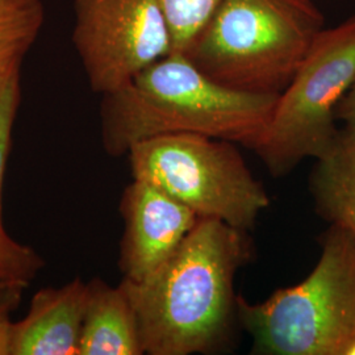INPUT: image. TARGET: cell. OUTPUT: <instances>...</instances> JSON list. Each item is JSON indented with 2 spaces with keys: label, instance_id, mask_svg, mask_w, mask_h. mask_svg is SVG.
<instances>
[{
  "label": "cell",
  "instance_id": "obj_1",
  "mask_svg": "<svg viewBox=\"0 0 355 355\" xmlns=\"http://www.w3.org/2000/svg\"><path fill=\"white\" fill-rule=\"evenodd\" d=\"M252 254L245 230L200 217L150 277L123 279L145 354H207L223 347L239 318L234 279Z\"/></svg>",
  "mask_w": 355,
  "mask_h": 355
},
{
  "label": "cell",
  "instance_id": "obj_2",
  "mask_svg": "<svg viewBox=\"0 0 355 355\" xmlns=\"http://www.w3.org/2000/svg\"><path fill=\"white\" fill-rule=\"evenodd\" d=\"M279 95L229 89L171 51L128 85L103 95L104 150L120 157L155 136L192 133L253 149Z\"/></svg>",
  "mask_w": 355,
  "mask_h": 355
},
{
  "label": "cell",
  "instance_id": "obj_3",
  "mask_svg": "<svg viewBox=\"0 0 355 355\" xmlns=\"http://www.w3.org/2000/svg\"><path fill=\"white\" fill-rule=\"evenodd\" d=\"M322 29L313 0H220L184 54L229 89L280 95Z\"/></svg>",
  "mask_w": 355,
  "mask_h": 355
},
{
  "label": "cell",
  "instance_id": "obj_4",
  "mask_svg": "<svg viewBox=\"0 0 355 355\" xmlns=\"http://www.w3.org/2000/svg\"><path fill=\"white\" fill-rule=\"evenodd\" d=\"M320 243L318 265L303 282L262 303L237 297L255 354L355 355V242L329 225Z\"/></svg>",
  "mask_w": 355,
  "mask_h": 355
},
{
  "label": "cell",
  "instance_id": "obj_5",
  "mask_svg": "<svg viewBox=\"0 0 355 355\" xmlns=\"http://www.w3.org/2000/svg\"><path fill=\"white\" fill-rule=\"evenodd\" d=\"M127 155L133 179L155 186L199 217L248 232L270 205L266 189L234 142L192 133L162 135L135 144Z\"/></svg>",
  "mask_w": 355,
  "mask_h": 355
},
{
  "label": "cell",
  "instance_id": "obj_6",
  "mask_svg": "<svg viewBox=\"0 0 355 355\" xmlns=\"http://www.w3.org/2000/svg\"><path fill=\"white\" fill-rule=\"evenodd\" d=\"M355 82V16L322 29L253 150L272 177H284L306 158L320 159L334 146L340 129L336 110Z\"/></svg>",
  "mask_w": 355,
  "mask_h": 355
},
{
  "label": "cell",
  "instance_id": "obj_7",
  "mask_svg": "<svg viewBox=\"0 0 355 355\" xmlns=\"http://www.w3.org/2000/svg\"><path fill=\"white\" fill-rule=\"evenodd\" d=\"M73 44L102 96L173 51L159 0H74Z\"/></svg>",
  "mask_w": 355,
  "mask_h": 355
},
{
  "label": "cell",
  "instance_id": "obj_8",
  "mask_svg": "<svg viewBox=\"0 0 355 355\" xmlns=\"http://www.w3.org/2000/svg\"><path fill=\"white\" fill-rule=\"evenodd\" d=\"M120 212L124 234L119 266L124 279L133 283L162 266L200 218L187 205L139 179L124 190Z\"/></svg>",
  "mask_w": 355,
  "mask_h": 355
},
{
  "label": "cell",
  "instance_id": "obj_9",
  "mask_svg": "<svg viewBox=\"0 0 355 355\" xmlns=\"http://www.w3.org/2000/svg\"><path fill=\"white\" fill-rule=\"evenodd\" d=\"M89 283L79 278L33 295L28 313L13 322L11 355H78Z\"/></svg>",
  "mask_w": 355,
  "mask_h": 355
},
{
  "label": "cell",
  "instance_id": "obj_10",
  "mask_svg": "<svg viewBox=\"0 0 355 355\" xmlns=\"http://www.w3.org/2000/svg\"><path fill=\"white\" fill-rule=\"evenodd\" d=\"M142 354L137 316L123 284L91 280L78 355Z\"/></svg>",
  "mask_w": 355,
  "mask_h": 355
},
{
  "label": "cell",
  "instance_id": "obj_11",
  "mask_svg": "<svg viewBox=\"0 0 355 355\" xmlns=\"http://www.w3.org/2000/svg\"><path fill=\"white\" fill-rule=\"evenodd\" d=\"M20 102L21 69L0 74V295L16 302L44 267L42 258L31 246L13 240L3 221V182Z\"/></svg>",
  "mask_w": 355,
  "mask_h": 355
},
{
  "label": "cell",
  "instance_id": "obj_12",
  "mask_svg": "<svg viewBox=\"0 0 355 355\" xmlns=\"http://www.w3.org/2000/svg\"><path fill=\"white\" fill-rule=\"evenodd\" d=\"M309 191L318 216L355 242V128L345 125L325 157L316 161Z\"/></svg>",
  "mask_w": 355,
  "mask_h": 355
},
{
  "label": "cell",
  "instance_id": "obj_13",
  "mask_svg": "<svg viewBox=\"0 0 355 355\" xmlns=\"http://www.w3.org/2000/svg\"><path fill=\"white\" fill-rule=\"evenodd\" d=\"M44 23L42 0H0V74L21 69Z\"/></svg>",
  "mask_w": 355,
  "mask_h": 355
},
{
  "label": "cell",
  "instance_id": "obj_14",
  "mask_svg": "<svg viewBox=\"0 0 355 355\" xmlns=\"http://www.w3.org/2000/svg\"><path fill=\"white\" fill-rule=\"evenodd\" d=\"M168 26L171 48L187 53L209 23L220 0H159Z\"/></svg>",
  "mask_w": 355,
  "mask_h": 355
},
{
  "label": "cell",
  "instance_id": "obj_15",
  "mask_svg": "<svg viewBox=\"0 0 355 355\" xmlns=\"http://www.w3.org/2000/svg\"><path fill=\"white\" fill-rule=\"evenodd\" d=\"M16 303L12 297L0 295V355H11L13 330L11 311Z\"/></svg>",
  "mask_w": 355,
  "mask_h": 355
},
{
  "label": "cell",
  "instance_id": "obj_16",
  "mask_svg": "<svg viewBox=\"0 0 355 355\" xmlns=\"http://www.w3.org/2000/svg\"><path fill=\"white\" fill-rule=\"evenodd\" d=\"M336 119L341 120L345 125L355 128V82L345 94L336 110Z\"/></svg>",
  "mask_w": 355,
  "mask_h": 355
}]
</instances>
